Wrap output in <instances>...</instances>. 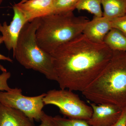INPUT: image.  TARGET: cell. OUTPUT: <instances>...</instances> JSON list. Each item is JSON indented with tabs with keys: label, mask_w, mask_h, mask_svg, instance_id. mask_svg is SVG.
I'll return each instance as SVG.
<instances>
[{
	"label": "cell",
	"mask_w": 126,
	"mask_h": 126,
	"mask_svg": "<svg viewBox=\"0 0 126 126\" xmlns=\"http://www.w3.org/2000/svg\"><path fill=\"white\" fill-rule=\"evenodd\" d=\"M112 54L104 43L93 42L83 33L63 44L50 54L60 88L82 92L104 69Z\"/></svg>",
	"instance_id": "obj_1"
},
{
	"label": "cell",
	"mask_w": 126,
	"mask_h": 126,
	"mask_svg": "<svg viewBox=\"0 0 126 126\" xmlns=\"http://www.w3.org/2000/svg\"><path fill=\"white\" fill-rule=\"evenodd\" d=\"M96 104H109L126 108V51L113 50L101 73L82 92Z\"/></svg>",
	"instance_id": "obj_2"
},
{
	"label": "cell",
	"mask_w": 126,
	"mask_h": 126,
	"mask_svg": "<svg viewBox=\"0 0 126 126\" xmlns=\"http://www.w3.org/2000/svg\"><path fill=\"white\" fill-rule=\"evenodd\" d=\"M89 20L73 12L53 14L40 18L35 33L39 46L50 54L63 44L83 33Z\"/></svg>",
	"instance_id": "obj_3"
},
{
	"label": "cell",
	"mask_w": 126,
	"mask_h": 126,
	"mask_svg": "<svg viewBox=\"0 0 126 126\" xmlns=\"http://www.w3.org/2000/svg\"><path fill=\"white\" fill-rule=\"evenodd\" d=\"M40 18L25 25L19 35L13 56L21 65L27 69L43 74L46 78L57 81L52 56L38 45L35 33Z\"/></svg>",
	"instance_id": "obj_4"
},
{
	"label": "cell",
	"mask_w": 126,
	"mask_h": 126,
	"mask_svg": "<svg viewBox=\"0 0 126 126\" xmlns=\"http://www.w3.org/2000/svg\"><path fill=\"white\" fill-rule=\"evenodd\" d=\"M45 105L56 106L68 118L88 121L92 116L93 109L80 99L78 94L68 89L50 90L43 98Z\"/></svg>",
	"instance_id": "obj_5"
},
{
	"label": "cell",
	"mask_w": 126,
	"mask_h": 126,
	"mask_svg": "<svg viewBox=\"0 0 126 126\" xmlns=\"http://www.w3.org/2000/svg\"><path fill=\"white\" fill-rule=\"evenodd\" d=\"M46 93L33 97L22 94L21 89L12 88L9 92H0V102L5 106L15 109L23 112L32 121H41L44 112L43 98Z\"/></svg>",
	"instance_id": "obj_6"
},
{
	"label": "cell",
	"mask_w": 126,
	"mask_h": 126,
	"mask_svg": "<svg viewBox=\"0 0 126 126\" xmlns=\"http://www.w3.org/2000/svg\"><path fill=\"white\" fill-rule=\"evenodd\" d=\"M14 15L10 25L5 21L0 23V32L2 34L3 43L10 51L15 49L19 35L25 25L29 22L23 12L16 6H13Z\"/></svg>",
	"instance_id": "obj_7"
},
{
	"label": "cell",
	"mask_w": 126,
	"mask_h": 126,
	"mask_svg": "<svg viewBox=\"0 0 126 126\" xmlns=\"http://www.w3.org/2000/svg\"><path fill=\"white\" fill-rule=\"evenodd\" d=\"M89 103L93 109L92 116L87 121L90 126H111L119 119L123 110L113 104Z\"/></svg>",
	"instance_id": "obj_8"
},
{
	"label": "cell",
	"mask_w": 126,
	"mask_h": 126,
	"mask_svg": "<svg viewBox=\"0 0 126 126\" xmlns=\"http://www.w3.org/2000/svg\"><path fill=\"white\" fill-rule=\"evenodd\" d=\"M29 22L54 14L53 0H27L15 5Z\"/></svg>",
	"instance_id": "obj_9"
},
{
	"label": "cell",
	"mask_w": 126,
	"mask_h": 126,
	"mask_svg": "<svg viewBox=\"0 0 126 126\" xmlns=\"http://www.w3.org/2000/svg\"><path fill=\"white\" fill-rule=\"evenodd\" d=\"M112 29L111 20L103 16H94L86 25L83 34L88 39L97 44L104 43L105 36Z\"/></svg>",
	"instance_id": "obj_10"
},
{
	"label": "cell",
	"mask_w": 126,
	"mask_h": 126,
	"mask_svg": "<svg viewBox=\"0 0 126 126\" xmlns=\"http://www.w3.org/2000/svg\"><path fill=\"white\" fill-rule=\"evenodd\" d=\"M33 122L20 110L0 102V126H32Z\"/></svg>",
	"instance_id": "obj_11"
},
{
	"label": "cell",
	"mask_w": 126,
	"mask_h": 126,
	"mask_svg": "<svg viewBox=\"0 0 126 126\" xmlns=\"http://www.w3.org/2000/svg\"><path fill=\"white\" fill-rule=\"evenodd\" d=\"M103 16L110 20L126 15V0H101Z\"/></svg>",
	"instance_id": "obj_12"
},
{
	"label": "cell",
	"mask_w": 126,
	"mask_h": 126,
	"mask_svg": "<svg viewBox=\"0 0 126 126\" xmlns=\"http://www.w3.org/2000/svg\"><path fill=\"white\" fill-rule=\"evenodd\" d=\"M104 43L112 50L126 51V36L115 28H112L107 34Z\"/></svg>",
	"instance_id": "obj_13"
},
{
	"label": "cell",
	"mask_w": 126,
	"mask_h": 126,
	"mask_svg": "<svg viewBox=\"0 0 126 126\" xmlns=\"http://www.w3.org/2000/svg\"><path fill=\"white\" fill-rule=\"evenodd\" d=\"M101 0H78L76 9L79 11L86 10L94 16L101 17L103 13L101 8Z\"/></svg>",
	"instance_id": "obj_14"
},
{
	"label": "cell",
	"mask_w": 126,
	"mask_h": 126,
	"mask_svg": "<svg viewBox=\"0 0 126 126\" xmlns=\"http://www.w3.org/2000/svg\"><path fill=\"white\" fill-rule=\"evenodd\" d=\"M78 0H53L54 14L73 12Z\"/></svg>",
	"instance_id": "obj_15"
},
{
	"label": "cell",
	"mask_w": 126,
	"mask_h": 126,
	"mask_svg": "<svg viewBox=\"0 0 126 126\" xmlns=\"http://www.w3.org/2000/svg\"><path fill=\"white\" fill-rule=\"evenodd\" d=\"M54 126H90L85 120L72 119L59 116L53 117Z\"/></svg>",
	"instance_id": "obj_16"
},
{
	"label": "cell",
	"mask_w": 126,
	"mask_h": 126,
	"mask_svg": "<svg viewBox=\"0 0 126 126\" xmlns=\"http://www.w3.org/2000/svg\"><path fill=\"white\" fill-rule=\"evenodd\" d=\"M111 21L112 28L119 30L126 36V15Z\"/></svg>",
	"instance_id": "obj_17"
},
{
	"label": "cell",
	"mask_w": 126,
	"mask_h": 126,
	"mask_svg": "<svg viewBox=\"0 0 126 126\" xmlns=\"http://www.w3.org/2000/svg\"><path fill=\"white\" fill-rule=\"evenodd\" d=\"M11 77V74L9 72H2L0 75V90L9 92L12 89L9 87L7 83V81Z\"/></svg>",
	"instance_id": "obj_18"
},
{
	"label": "cell",
	"mask_w": 126,
	"mask_h": 126,
	"mask_svg": "<svg viewBox=\"0 0 126 126\" xmlns=\"http://www.w3.org/2000/svg\"><path fill=\"white\" fill-rule=\"evenodd\" d=\"M41 123L40 125L37 126H54L53 117L46 114L44 112L41 119Z\"/></svg>",
	"instance_id": "obj_19"
},
{
	"label": "cell",
	"mask_w": 126,
	"mask_h": 126,
	"mask_svg": "<svg viewBox=\"0 0 126 126\" xmlns=\"http://www.w3.org/2000/svg\"><path fill=\"white\" fill-rule=\"evenodd\" d=\"M111 126H126V108L123 109L121 115L117 121Z\"/></svg>",
	"instance_id": "obj_20"
},
{
	"label": "cell",
	"mask_w": 126,
	"mask_h": 126,
	"mask_svg": "<svg viewBox=\"0 0 126 126\" xmlns=\"http://www.w3.org/2000/svg\"><path fill=\"white\" fill-rule=\"evenodd\" d=\"M3 43V39H2V36L0 35V45L1 44ZM0 60H6L10 62V63H12L13 60L11 59L9 57H7L4 56V55H2L0 54ZM0 70H1L2 72H7L6 69L2 65L0 64Z\"/></svg>",
	"instance_id": "obj_21"
},
{
	"label": "cell",
	"mask_w": 126,
	"mask_h": 126,
	"mask_svg": "<svg viewBox=\"0 0 126 126\" xmlns=\"http://www.w3.org/2000/svg\"><path fill=\"white\" fill-rule=\"evenodd\" d=\"M2 1H3V0H0V5L1 4V3H2Z\"/></svg>",
	"instance_id": "obj_22"
},
{
	"label": "cell",
	"mask_w": 126,
	"mask_h": 126,
	"mask_svg": "<svg viewBox=\"0 0 126 126\" xmlns=\"http://www.w3.org/2000/svg\"><path fill=\"white\" fill-rule=\"evenodd\" d=\"M27 0H22L21 1H22V2H25V1H26Z\"/></svg>",
	"instance_id": "obj_23"
}]
</instances>
